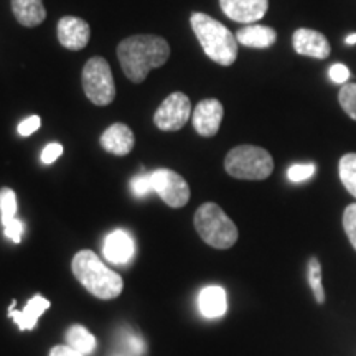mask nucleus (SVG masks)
I'll use <instances>...</instances> for the list:
<instances>
[{
    "label": "nucleus",
    "instance_id": "nucleus-10",
    "mask_svg": "<svg viewBox=\"0 0 356 356\" xmlns=\"http://www.w3.org/2000/svg\"><path fill=\"white\" fill-rule=\"evenodd\" d=\"M220 7L228 19L251 25L264 19L269 0H220Z\"/></svg>",
    "mask_w": 356,
    "mask_h": 356
},
{
    "label": "nucleus",
    "instance_id": "nucleus-23",
    "mask_svg": "<svg viewBox=\"0 0 356 356\" xmlns=\"http://www.w3.org/2000/svg\"><path fill=\"white\" fill-rule=\"evenodd\" d=\"M338 102L350 119L356 121V83H346L338 92Z\"/></svg>",
    "mask_w": 356,
    "mask_h": 356
},
{
    "label": "nucleus",
    "instance_id": "nucleus-30",
    "mask_svg": "<svg viewBox=\"0 0 356 356\" xmlns=\"http://www.w3.org/2000/svg\"><path fill=\"white\" fill-rule=\"evenodd\" d=\"M328 73H330L332 81H335L338 84H346V83H348L350 70L346 68L343 63L332 65V68H330V71H328Z\"/></svg>",
    "mask_w": 356,
    "mask_h": 356
},
{
    "label": "nucleus",
    "instance_id": "nucleus-16",
    "mask_svg": "<svg viewBox=\"0 0 356 356\" xmlns=\"http://www.w3.org/2000/svg\"><path fill=\"white\" fill-rule=\"evenodd\" d=\"M104 257L114 264H124L134 256V241L124 229H115L104 241Z\"/></svg>",
    "mask_w": 356,
    "mask_h": 356
},
{
    "label": "nucleus",
    "instance_id": "nucleus-26",
    "mask_svg": "<svg viewBox=\"0 0 356 356\" xmlns=\"http://www.w3.org/2000/svg\"><path fill=\"white\" fill-rule=\"evenodd\" d=\"M315 170L317 168H315L314 163H296L287 170V177L293 184H300V181H305L310 177H314Z\"/></svg>",
    "mask_w": 356,
    "mask_h": 356
},
{
    "label": "nucleus",
    "instance_id": "nucleus-15",
    "mask_svg": "<svg viewBox=\"0 0 356 356\" xmlns=\"http://www.w3.org/2000/svg\"><path fill=\"white\" fill-rule=\"evenodd\" d=\"M236 40L238 43L244 44L248 48H254V50H267L277 42V32L273 26L267 25H246L236 32Z\"/></svg>",
    "mask_w": 356,
    "mask_h": 356
},
{
    "label": "nucleus",
    "instance_id": "nucleus-14",
    "mask_svg": "<svg viewBox=\"0 0 356 356\" xmlns=\"http://www.w3.org/2000/svg\"><path fill=\"white\" fill-rule=\"evenodd\" d=\"M17 300H12L10 309H8V317L17 323L20 330H33L37 327L40 317L44 310L50 309V300H47L42 296H35L29 300L24 310H15Z\"/></svg>",
    "mask_w": 356,
    "mask_h": 356
},
{
    "label": "nucleus",
    "instance_id": "nucleus-12",
    "mask_svg": "<svg viewBox=\"0 0 356 356\" xmlns=\"http://www.w3.org/2000/svg\"><path fill=\"white\" fill-rule=\"evenodd\" d=\"M292 47L297 55L317 58V60H327L332 53L328 38L312 29H297L292 35Z\"/></svg>",
    "mask_w": 356,
    "mask_h": 356
},
{
    "label": "nucleus",
    "instance_id": "nucleus-5",
    "mask_svg": "<svg viewBox=\"0 0 356 356\" xmlns=\"http://www.w3.org/2000/svg\"><path fill=\"white\" fill-rule=\"evenodd\" d=\"M225 170L239 180H266L274 172L273 155L257 145H238L225 159Z\"/></svg>",
    "mask_w": 356,
    "mask_h": 356
},
{
    "label": "nucleus",
    "instance_id": "nucleus-27",
    "mask_svg": "<svg viewBox=\"0 0 356 356\" xmlns=\"http://www.w3.org/2000/svg\"><path fill=\"white\" fill-rule=\"evenodd\" d=\"M3 229H6V236L8 239H12L15 244H20L22 243V234H24V222L20 220H12L8 225L3 226Z\"/></svg>",
    "mask_w": 356,
    "mask_h": 356
},
{
    "label": "nucleus",
    "instance_id": "nucleus-21",
    "mask_svg": "<svg viewBox=\"0 0 356 356\" xmlns=\"http://www.w3.org/2000/svg\"><path fill=\"white\" fill-rule=\"evenodd\" d=\"M309 284L317 304L323 305L327 297H325V289L322 284V266H320V261L317 257H312L309 261Z\"/></svg>",
    "mask_w": 356,
    "mask_h": 356
},
{
    "label": "nucleus",
    "instance_id": "nucleus-8",
    "mask_svg": "<svg viewBox=\"0 0 356 356\" xmlns=\"http://www.w3.org/2000/svg\"><path fill=\"white\" fill-rule=\"evenodd\" d=\"M154 191L170 208H181L190 202V186L180 173L170 168H159L152 172Z\"/></svg>",
    "mask_w": 356,
    "mask_h": 356
},
{
    "label": "nucleus",
    "instance_id": "nucleus-24",
    "mask_svg": "<svg viewBox=\"0 0 356 356\" xmlns=\"http://www.w3.org/2000/svg\"><path fill=\"white\" fill-rule=\"evenodd\" d=\"M131 190L136 197H147L149 193H152V172L150 173H142V175L134 177L131 180Z\"/></svg>",
    "mask_w": 356,
    "mask_h": 356
},
{
    "label": "nucleus",
    "instance_id": "nucleus-29",
    "mask_svg": "<svg viewBox=\"0 0 356 356\" xmlns=\"http://www.w3.org/2000/svg\"><path fill=\"white\" fill-rule=\"evenodd\" d=\"M61 154H63V145L56 144V142H53V144H48L43 149L42 162L47 163V165H50V163L56 162L58 157H61Z\"/></svg>",
    "mask_w": 356,
    "mask_h": 356
},
{
    "label": "nucleus",
    "instance_id": "nucleus-33",
    "mask_svg": "<svg viewBox=\"0 0 356 356\" xmlns=\"http://www.w3.org/2000/svg\"><path fill=\"white\" fill-rule=\"evenodd\" d=\"M345 42H346V44H355L356 43V35H350V37L346 38Z\"/></svg>",
    "mask_w": 356,
    "mask_h": 356
},
{
    "label": "nucleus",
    "instance_id": "nucleus-1",
    "mask_svg": "<svg viewBox=\"0 0 356 356\" xmlns=\"http://www.w3.org/2000/svg\"><path fill=\"white\" fill-rule=\"evenodd\" d=\"M118 58L129 81L140 84L150 70L167 63L170 44L159 35H132L118 44Z\"/></svg>",
    "mask_w": 356,
    "mask_h": 356
},
{
    "label": "nucleus",
    "instance_id": "nucleus-17",
    "mask_svg": "<svg viewBox=\"0 0 356 356\" xmlns=\"http://www.w3.org/2000/svg\"><path fill=\"white\" fill-rule=\"evenodd\" d=\"M12 12L15 20L29 29L38 26L47 19L43 0H12Z\"/></svg>",
    "mask_w": 356,
    "mask_h": 356
},
{
    "label": "nucleus",
    "instance_id": "nucleus-3",
    "mask_svg": "<svg viewBox=\"0 0 356 356\" xmlns=\"http://www.w3.org/2000/svg\"><path fill=\"white\" fill-rule=\"evenodd\" d=\"M190 24L204 55L211 61L221 66H231L234 63L238 58V40L229 29L202 12L191 13Z\"/></svg>",
    "mask_w": 356,
    "mask_h": 356
},
{
    "label": "nucleus",
    "instance_id": "nucleus-6",
    "mask_svg": "<svg viewBox=\"0 0 356 356\" xmlns=\"http://www.w3.org/2000/svg\"><path fill=\"white\" fill-rule=\"evenodd\" d=\"M83 91L92 104L109 106L115 97L113 71L102 56H92L86 61L81 74Z\"/></svg>",
    "mask_w": 356,
    "mask_h": 356
},
{
    "label": "nucleus",
    "instance_id": "nucleus-2",
    "mask_svg": "<svg viewBox=\"0 0 356 356\" xmlns=\"http://www.w3.org/2000/svg\"><path fill=\"white\" fill-rule=\"evenodd\" d=\"M71 270L89 293L101 300H113L121 296L124 280L115 270L102 264L101 257L89 249H81L71 261Z\"/></svg>",
    "mask_w": 356,
    "mask_h": 356
},
{
    "label": "nucleus",
    "instance_id": "nucleus-4",
    "mask_svg": "<svg viewBox=\"0 0 356 356\" xmlns=\"http://www.w3.org/2000/svg\"><path fill=\"white\" fill-rule=\"evenodd\" d=\"M193 222L200 238L215 249L233 248L239 238L234 221L216 203H203L195 213Z\"/></svg>",
    "mask_w": 356,
    "mask_h": 356
},
{
    "label": "nucleus",
    "instance_id": "nucleus-20",
    "mask_svg": "<svg viewBox=\"0 0 356 356\" xmlns=\"http://www.w3.org/2000/svg\"><path fill=\"white\" fill-rule=\"evenodd\" d=\"M338 175L346 191L356 198V154H345L338 162Z\"/></svg>",
    "mask_w": 356,
    "mask_h": 356
},
{
    "label": "nucleus",
    "instance_id": "nucleus-9",
    "mask_svg": "<svg viewBox=\"0 0 356 356\" xmlns=\"http://www.w3.org/2000/svg\"><path fill=\"white\" fill-rule=\"evenodd\" d=\"M222 115H225V109L222 104L215 97L210 99H203L197 104V108L191 115L193 121V127L202 137H215L218 131H220Z\"/></svg>",
    "mask_w": 356,
    "mask_h": 356
},
{
    "label": "nucleus",
    "instance_id": "nucleus-31",
    "mask_svg": "<svg viewBox=\"0 0 356 356\" xmlns=\"http://www.w3.org/2000/svg\"><path fill=\"white\" fill-rule=\"evenodd\" d=\"M48 356H84V355L78 353L76 350H73L68 345H56V346H53L50 355Z\"/></svg>",
    "mask_w": 356,
    "mask_h": 356
},
{
    "label": "nucleus",
    "instance_id": "nucleus-25",
    "mask_svg": "<svg viewBox=\"0 0 356 356\" xmlns=\"http://www.w3.org/2000/svg\"><path fill=\"white\" fill-rule=\"evenodd\" d=\"M343 229L346 236H348V241L356 251V203H351L346 207L343 213Z\"/></svg>",
    "mask_w": 356,
    "mask_h": 356
},
{
    "label": "nucleus",
    "instance_id": "nucleus-13",
    "mask_svg": "<svg viewBox=\"0 0 356 356\" xmlns=\"http://www.w3.org/2000/svg\"><path fill=\"white\" fill-rule=\"evenodd\" d=\"M99 142L106 152L118 155V157H124V155L132 152L134 144H136V137H134L131 127L122 122H115L106 129Z\"/></svg>",
    "mask_w": 356,
    "mask_h": 356
},
{
    "label": "nucleus",
    "instance_id": "nucleus-19",
    "mask_svg": "<svg viewBox=\"0 0 356 356\" xmlns=\"http://www.w3.org/2000/svg\"><path fill=\"white\" fill-rule=\"evenodd\" d=\"M66 343L73 350H76L81 355L92 353L96 348V338L91 332H88V328H84L83 325H73L66 332Z\"/></svg>",
    "mask_w": 356,
    "mask_h": 356
},
{
    "label": "nucleus",
    "instance_id": "nucleus-18",
    "mask_svg": "<svg viewBox=\"0 0 356 356\" xmlns=\"http://www.w3.org/2000/svg\"><path fill=\"white\" fill-rule=\"evenodd\" d=\"M198 305L200 312H202L207 318L222 317V315L226 314V309H228L225 289L218 286L204 287L203 291L200 292Z\"/></svg>",
    "mask_w": 356,
    "mask_h": 356
},
{
    "label": "nucleus",
    "instance_id": "nucleus-28",
    "mask_svg": "<svg viewBox=\"0 0 356 356\" xmlns=\"http://www.w3.org/2000/svg\"><path fill=\"white\" fill-rule=\"evenodd\" d=\"M40 126H42V119H40V115H30V118H26L24 122H20L19 134L22 137H29L37 132Z\"/></svg>",
    "mask_w": 356,
    "mask_h": 356
},
{
    "label": "nucleus",
    "instance_id": "nucleus-7",
    "mask_svg": "<svg viewBox=\"0 0 356 356\" xmlns=\"http://www.w3.org/2000/svg\"><path fill=\"white\" fill-rule=\"evenodd\" d=\"M191 118L190 97L184 92H172L154 114V124L163 132L180 131Z\"/></svg>",
    "mask_w": 356,
    "mask_h": 356
},
{
    "label": "nucleus",
    "instance_id": "nucleus-22",
    "mask_svg": "<svg viewBox=\"0 0 356 356\" xmlns=\"http://www.w3.org/2000/svg\"><path fill=\"white\" fill-rule=\"evenodd\" d=\"M17 218V195L12 188L0 190V220L6 226Z\"/></svg>",
    "mask_w": 356,
    "mask_h": 356
},
{
    "label": "nucleus",
    "instance_id": "nucleus-32",
    "mask_svg": "<svg viewBox=\"0 0 356 356\" xmlns=\"http://www.w3.org/2000/svg\"><path fill=\"white\" fill-rule=\"evenodd\" d=\"M129 346H131V350L136 355H140L142 351H144V343H142L140 338H137V337L129 338Z\"/></svg>",
    "mask_w": 356,
    "mask_h": 356
},
{
    "label": "nucleus",
    "instance_id": "nucleus-11",
    "mask_svg": "<svg viewBox=\"0 0 356 356\" xmlns=\"http://www.w3.org/2000/svg\"><path fill=\"white\" fill-rule=\"evenodd\" d=\"M58 42L66 50L79 51L88 47L89 37H91V29L86 20L79 17H63L58 22Z\"/></svg>",
    "mask_w": 356,
    "mask_h": 356
}]
</instances>
